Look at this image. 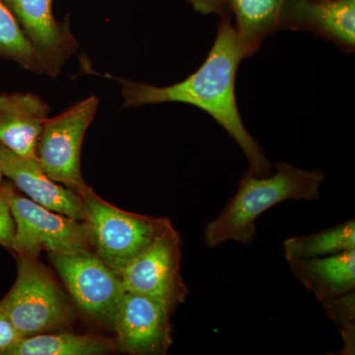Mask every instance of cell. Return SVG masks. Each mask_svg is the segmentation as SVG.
I'll use <instances>...</instances> for the list:
<instances>
[{
	"label": "cell",
	"instance_id": "obj_20",
	"mask_svg": "<svg viewBox=\"0 0 355 355\" xmlns=\"http://www.w3.org/2000/svg\"><path fill=\"white\" fill-rule=\"evenodd\" d=\"M23 336L11 320L0 308V355H8L10 350L20 342Z\"/></svg>",
	"mask_w": 355,
	"mask_h": 355
},
{
	"label": "cell",
	"instance_id": "obj_17",
	"mask_svg": "<svg viewBox=\"0 0 355 355\" xmlns=\"http://www.w3.org/2000/svg\"><path fill=\"white\" fill-rule=\"evenodd\" d=\"M284 250L287 261L355 250L354 218L314 234L288 238L284 242Z\"/></svg>",
	"mask_w": 355,
	"mask_h": 355
},
{
	"label": "cell",
	"instance_id": "obj_14",
	"mask_svg": "<svg viewBox=\"0 0 355 355\" xmlns=\"http://www.w3.org/2000/svg\"><path fill=\"white\" fill-rule=\"evenodd\" d=\"M292 275L322 306L355 289V250L289 261Z\"/></svg>",
	"mask_w": 355,
	"mask_h": 355
},
{
	"label": "cell",
	"instance_id": "obj_11",
	"mask_svg": "<svg viewBox=\"0 0 355 355\" xmlns=\"http://www.w3.org/2000/svg\"><path fill=\"white\" fill-rule=\"evenodd\" d=\"M280 29L312 32L352 53L355 48V0H284Z\"/></svg>",
	"mask_w": 355,
	"mask_h": 355
},
{
	"label": "cell",
	"instance_id": "obj_9",
	"mask_svg": "<svg viewBox=\"0 0 355 355\" xmlns=\"http://www.w3.org/2000/svg\"><path fill=\"white\" fill-rule=\"evenodd\" d=\"M173 310L156 299L125 292L114 321L116 345L130 354H167L173 343Z\"/></svg>",
	"mask_w": 355,
	"mask_h": 355
},
{
	"label": "cell",
	"instance_id": "obj_18",
	"mask_svg": "<svg viewBox=\"0 0 355 355\" xmlns=\"http://www.w3.org/2000/svg\"><path fill=\"white\" fill-rule=\"evenodd\" d=\"M0 58L15 62L26 70L46 74L41 58L25 36L8 7L0 0Z\"/></svg>",
	"mask_w": 355,
	"mask_h": 355
},
{
	"label": "cell",
	"instance_id": "obj_15",
	"mask_svg": "<svg viewBox=\"0 0 355 355\" xmlns=\"http://www.w3.org/2000/svg\"><path fill=\"white\" fill-rule=\"evenodd\" d=\"M234 15L236 34L243 58L259 51L263 40L280 29V11L284 0H225Z\"/></svg>",
	"mask_w": 355,
	"mask_h": 355
},
{
	"label": "cell",
	"instance_id": "obj_1",
	"mask_svg": "<svg viewBox=\"0 0 355 355\" xmlns=\"http://www.w3.org/2000/svg\"><path fill=\"white\" fill-rule=\"evenodd\" d=\"M220 17L216 41L205 62L181 83L158 87L116 77V80L121 84L123 108L166 102L197 107L211 116L235 140L254 174L270 176V161L245 128L236 102V76L244 58L233 26L232 14L225 13Z\"/></svg>",
	"mask_w": 355,
	"mask_h": 355
},
{
	"label": "cell",
	"instance_id": "obj_12",
	"mask_svg": "<svg viewBox=\"0 0 355 355\" xmlns=\"http://www.w3.org/2000/svg\"><path fill=\"white\" fill-rule=\"evenodd\" d=\"M0 165L4 177L33 202L74 220H86L83 198L50 179L37 159L20 157L0 144Z\"/></svg>",
	"mask_w": 355,
	"mask_h": 355
},
{
	"label": "cell",
	"instance_id": "obj_7",
	"mask_svg": "<svg viewBox=\"0 0 355 355\" xmlns=\"http://www.w3.org/2000/svg\"><path fill=\"white\" fill-rule=\"evenodd\" d=\"M76 305L104 326L114 327L125 289L114 272L92 250L71 254H49Z\"/></svg>",
	"mask_w": 355,
	"mask_h": 355
},
{
	"label": "cell",
	"instance_id": "obj_2",
	"mask_svg": "<svg viewBox=\"0 0 355 355\" xmlns=\"http://www.w3.org/2000/svg\"><path fill=\"white\" fill-rule=\"evenodd\" d=\"M275 174L257 176L248 168L234 197L220 214L207 224L203 241L217 248L228 241L250 244L257 234V219L270 207L289 200L315 202L321 197L324 173L305 170L286 162L273 165Z\"/></svg>",
	"mask_w": 355,
	"mask_h": 355
},
{
	"label": "cell",
	"instance_id": "obj_6",
	"mask_svg": "<svg viewBox=\"0 0 355 355\" xmlns=\"http://www.w3.org/2000/svg\"><path fill=\"white\" fill-rule=\"evenodd\" d=\"M98 107L99 99L90 96L55 118H49L36 147L37 161L44 172L80 197L90 189L81 172V150Z\"/></svg>",
	"mask_w": 355,
	"mask_h": 355
},
{
	"label": "cell",
	"instance_id": "obj_8",
	"mask_svg": "<svg viewBox=\"0 0 355 355\" xmlns=\"http://www.w3.org/2000/svg\"><path fill=\"white\" fill-rule=\"evenodd\" d=\"M182 240L170 223L121 272L125 291L156 299L175 309L183 304L189 287L181 275Z\"/></svg>",
	"mask_w": 355,
	"mask_h": 355
},
{
	"label": "cell",
	"instance_id": "obj_4",
	"mask_svg": "<svg viewBox=\"0 0 355 355\" xmlns=\"http://www.w3.org/2000/svg\"><path fill=\"white\" fill-rule=\"evenodd\" d=\"M0 193L8 202L15 222L10 251L16 256L38 258L42 251L71 254L92 249L87 222L51 211L23 197L10 184L2 183Z\"/></svg>",
	"mask_w": 355,
	"mask_h": 355
},
{
	"label": "cell",
	"instance_id": "obj_19",
	"mask_svg": "<svg viewBox=\"0 0 355 355\" xmlns=\"http://www.w3.org/2000/svg\"><path fill=\"white\" fill-rule=\"evenodd\" d=\"M327 316L338 324L340 330L355 327V294L354 291L338 296L323 306Z\"/></svg>",
	"mask_w": 355,
	"mask_h": 355
},
{
	"label": "cell",
	"instance_id": "obj_3",
	"mask_svg": "<svg viewBox=\"0 0 355 355\" xmlns=\"http://www.w3.org/2000/svg\"><path fill=\"white\" fill-rule=\"evenodd\" d=\"M17 279L0 300V308L23 338L69 326L73 309L38 258L16 256Z\"/></svg>",
	"mask_w": 355,
	"mask_h": 355
},
{
	"label": "cell",
	"instance_id": "obj_16",
	"mask_svg": "<svg viewBox=\"0 0 355 355\" xmlns=\"http://www.w3.org/2000/svg\"><path fill=\"white\" fill-rule=\"evenodd\" d=\"M116 347V343L110 338L64 331L21 338L8 355H100Z\"/></svg>",
	"mask_w": 355,
	"mask_h": 355
},
{
	"label": "cell",
	"instance_id": "obj_23",
	"mask_svg": "<svg viewBox=\"0 0 355 355\" xmlns=\"http://www.w3.org/2000/svg\"><path fill=\"white\" fill-rule=\"evenodd\" d=\"M3 172H2L1 165H0V188H1L2 183H3Z\"/></svg>",
	"mask_w": 355,
	"mask_h": 355
},
{
	"label": "cell",
	"instance_id": "obj_10",
	"mask_svg": "<svg viewBox=\"0 0 355 355\" xmlns=\"http://www.w3.org/2000/svg\"><path fill=\"white\" fill-rule=\"evenodd\" d=\"M13 14L43 62L46 74L58 76L78 49L67 21L53 13V0H1Z\"/></svg>",
	"mask_w": 355,
	"mask_h": 355
},
{
	"label": "cell",
	"instance_id": "obj_21",
	"mask_svg": "<svg viewBox=\"0 0 355 355\" xmlns=\"http://www.w3.org/2000/svg\"><path fill=\"white\" fill-rule=\"evenodd\" d=\"M15 235V222L8 202L0 193V246L10 250Z\"/></svg>",
	"mask_w": 355,
	"mask_h": 355
},
{
	"label": "cell",
	"instance_id": "obj_5",
	"mask_svg": "<svg viewBox=\"0 0 355 355\" xmlns=\"http://www.w3.org/2000/svg\"><path fill=\"white\" fill-rule=\"evenodd\" d=\"M81 198L94 252L119 275L171 223L166 217L141 216L118 209L91 188Z\"/></svg>",
	"mask_w": 355,
	"mask_h": 355
},
{
	"label": "cell",
	"instance_id": "obj_13",
	"mask_svg": "<svg viewBox=\"0 0 355 355\" xmlns=\"http://www.w3.org/2000/svg\"><path fill=\"white\" fill-rule=\"evenodd\" d=\"M50 110L33 93H0V144L20 157L37 159V144Z\"/></svg>",
	"mask_w": 355,
	"mask_h": 355
},
{
	"label": "cell",
	"instance_id": "obj_22",
	"mask_svg": "<svg viewBox=\"0 0 355 355\" xmlns=\"http://www.w3.org/2000/svg\"><path fill=\"white\" fill-rule=\"evenodd\" d=\"M191 4L193 10L200 14H223L228 13L229 9L225 0H186Z\"/></svg>",
	"mask_w": 355,
	"mask_h": 355
}]
</instances>
